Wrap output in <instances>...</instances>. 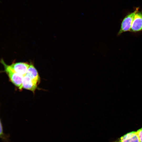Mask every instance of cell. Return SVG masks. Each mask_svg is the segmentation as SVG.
Listing matches in <instances>:
<instances>
[{
	"instance_id": "cell-1",
	"label": "cell",
	"mask_w": 142,
	"mask_h": 142,
	"mask_svg": "<svg viewBox=\"0 0 142 142\" xmlns=\"http://www.w3.org/2000/svg\"><path fill=\"white\" fill-rule=\"evenodd\" d=\"M0 62L4 67L3 71L7 74L10 81L19 90H22L23 76L13 71L3 59H1Z\"/></svg>"
},
{
	"instance_id": "cell-2",
	"label": "cell",
	"mask_w": 142,
	"mask_h": 142,
	"mask_svg": "<svg viewBox=\"0 0 142 142\" xmlns=\"http://www.w3.org/2000/svg\"><path fill=\"white\" fill-rule=\"evenodd\" d=\"M139 8H136L133 12L128 14L124 18L121 23L118 35L123 32L130 31L135 16Z\"/></svg>"
},
{
	"instance_id": "cell-3",
	"label": "cell",
	"mask_w": 142,
	"mask_h": 142,
	"mask_svg": "<svg viewBox=\"0 0 142 142\" xmlns=\"http://www.w3.org/2000/svg\"><path fill=\"white\" fill-rule=\"evenodd\" d=\"M30 64L25 62H14L9 66L14 72L23 76L26 74Z\"/></svg>"
},
{
	"instance_id": "cell-4",
	"label": "cell",
	"mask_w": 142,
	"mask_h": 142,
	"mask_svg": "<svg viewBox=\"0 0 142 142\" xmlns=\"http://www.w3.org/2000/svg\"><path fill=\"white\" fill-rule=\"evenodd\" d=\"M38 84L37 82L27 75L25 74L23 76L22 81L23 89L31 91L34 93Z\"/></svg>"
},
{
	"instance_id": "cell-5",
	"label": "cell",
	"mask_w": 142,
	"mask_h": 142,
	"mask_svg": "<svg viewBox=\"0 0 142 142\" xmlns=\"http://www.w3.org/2000/svg\"><path fill=\"white\" fill-rule=\"evenodd\" d=\"M130 31L135 33L142 31V11H138L135 14Z\"/></svg>"
},
{
	"instance_id": "cell-6",
	"label": "cell",
	"mask_w": 142,
	"mask_h": 142,
	"mask_svg": "<svg viewBox=\"0 0 142 142\" xmlns=\"http://www.w3.org/2000/svg\"><path fill=\"white\" fill-rule=\"evenodd\" d=\"M114 142H140L136 131H132L125 134Z\"/></svg>"
},
{
	"instance_id": "cell-7",
	"label": "cell",
	"mask_w": 142,
	"mask_h": 142,
	"mask_svg": "<svg viewBox=\"0 0 142 142\" xmlns=\"http://www.w3.org/2000/svg\"><path fill=\"white\" fill-rule=\"evenodd\" d=\"M26 74L37 82L39 84L40 83V79L38 72L33 64L31 62L30 63L29 66Z\"/></svg>"
},
{
	"instance_id": "cell-8",
	"label": "cell",
	"mask_w": 142,
	"mask_h": 142,
	"mask_svg": "<svg viewBox=\"0 0 142 142\" xmlns=\"http://www.w3.org/2000/svg\"><path fill=\"white\" fill-rule=\"evenodd\" d=\"M0 137L2 142H11V141L9 138L10 137V134H6L3 133L2 124L1 120H0Z\"/></svg>"
},
{
	"instance_id": "cell-9",
	"label": "cell",
	"mask_w": 142,
	"mask_h": 142,
	"mask_svg": "<svg viewBox=\"0 0 142 142\" xmlns=\"http://www.w3.org/2000/svg\"><path fill=\"white\" fill-rule=\"evenodd\" d=\"M136 131L140 142H142V127Z\"/></svg>"
}]
</instances>
